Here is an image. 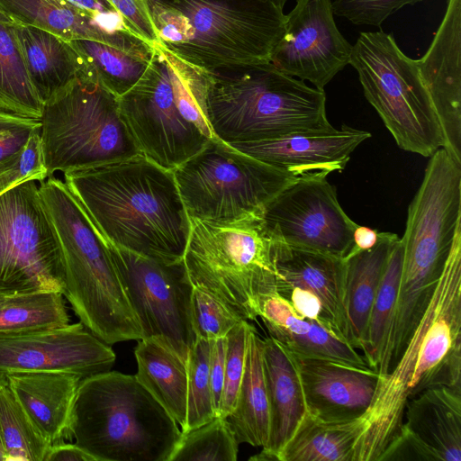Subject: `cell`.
<instances>
[{
  "instance_id": "53",
  "label": "cell",
  "mask_w": 461,
  "mask_h": 461,
  "mask_svg": "<svg viewBox=\"0 0 461 461\" xmlns=\"http://www.w3.org/2000/svg\"><path fill=\"white\" fill-rule=\"evenodd\" d=\"M6 190H8V189L5 187L0 186V194L5 192Z\"/></svg>"
},
{
  "instance_id": "36",
  "label": "cell",
  "mask_w": 461,
  "mask_h": 461,
  "mask_svg": "<svg viewBox=\"0 0 461 461\" xmlns=\"http://www.w3.org/2000/svg\"><path fill=\"white\" fill-rule=\"evenodd\" d=\"M0 438L5 461H45L52 446L7 384L0 386Z\"/></svg>"
},
{
  "instance_id": "14",
  "label": "cell",
  "mask_w": 461,
  "mask_h": 461,
  "mask_svg": "<svg viewBox=\"0 0 461 461\" xmlns=\"http://www.w3.org/2000/svg\"><path fill=\"white\" fill-rule=\"evenodd\" d=\"M108 242V241H107ZM119 277L142 338H164L186 362L195 340L190 302L193 285L183 259L165 260L108 242Z\"/></svg>"
},
{
  "instance_id": "33",
  "label": "cell",
  "mask_w": 461,
  "mask_h": 461,
  "mask_svg": "<svg viewBox=\"0 0 461 461\" xmlns=\"http://www.w3.org/2000/svg\"><path fill=\"white\" fill-rule=\"evenodd\" d=\"M69 42L82 60V73L118 97L143 78L154 57V50L149 55H139L88 39H75Z\"/></svg>"
},
{
  "instance_id": "21",
  "label": "cell",
  "mask_w": 461,
  "mask_h": 461,
  "mask_svg": "<svg viewBox=\"0 0 461 461\" xmlns=\"http://www.w3.org/2000/svg\"><path fill=\"white\" fill-rule=\"evenodd\" d=\"M0 10L14 23L43 29L68 41L93 40L139 55L153 50L122 21L91 14L65 0H0Z\"/></svg>"
},
{
  "instance_id": "27",
  "label": "cell",
  "mask_w": 461,
  "mask_h": 461,
  "mask_svg": "<svg viewBox=\"0 0 461 461\" xmlns=\"http://www.w3.org/2000/svg\"><path fill=\"white\" fill-rule=\"evenodd\" d=\"M31 83L42 104L82 73V60L69 41L33 26L14 24Z\"/></svg>"
},
{
  "instance_id": "9",
  "label": "cell",
  "mask_w": 461,
  "mask_h": 461,
  "mask_svg": "<svg viewBox=\"0 0 461 461\" xmlns=\"http://www.w3.org/2000/svg\"><path fill=\"white\" fill-rule=\"evenodd\" d=\"M183 261L193 285L222 300L245 320L276 292L274 242L259 215L229 223L190 219Z\"/></svg>"
},
{
  "instance_id": "47",
  "label": "cell",
  "mask_w": 461,
  "mask_h": 461,
  "mask_svg": "<svg viewBox=\"0 0 461 461\" xmlns=\"http://www.w3.org/2000/svg\"><path fill=\"white\" fill-rule=\"evenodd\" d=\"M45 461H95V459L76 443L61 441L50 447Z\"/></svg>"
},
{
  "instance_id": "43",
  "label": "cell",
  "mask_w": 461,
  "mask_h": 461,
  "mask_svg": "<svg viewBox=\"0 0 461 461\" xmlns=\"http://www.w3.org/2000/svg\"><path fill=\"white\" fill-rule=\"evenodd\" d=\"M41 130V121L0 111V162L19 153Z\"/></svg>"
},
{
  "instance_id": "34",
  "label": "cell",
  "mask_w": 461,
  "mask_h": 461,
  "mask_svg": "<svg viewBox=\"0 0 461 461\" xmlns=\"http://www.w3.org/2000/svg\"><path fill=\"white\" fill-rule=\"evenodd\" d=\"M14 24L0 23V111L41 120L43 104L29 78Z\"/></svg>"
},
{
  "instance_id": "30",
  "label": "cell",
  "mask_w": 461,
  "mask_h": 461,
  "mask_svg": "<svg viewBox=\"0 0 461 461\" xmlns=\"http://www.w3.org/2000/svg\"><path fill=\"white\" fill-rule=\"evenodd\" d=\"M238 443L266 448L270 438V407L263 363V339L252 326L245 370L234 410L226 418Z\"/></svg>"
},
{
  "instance_id": "22",
  "label": "cell",
  "mask_w": 461,
  "mask_h": 461,
  "mask_svg": "<svg viewBox=\"0 0 461 461\" xmlns=\"http://www.w3.org/2000/svg\"><path fill=\"white\" fill-rule=\"evenodd\" d=\"M273 242L276 291L283 286H296L312 293L321 300L333 331L347 341L344 258Z\"/></svg>"
},
{
  "instance_id": "6",
  "label": "cell",
  "mask_w": 461,
  "mask_h": 461,
  "mask_svg": "<svg viewBox=\"0 0 461 461\" xmlns=\"http://www.w3.org/2000/svg\"><path fill=\"white\" fill-rule=\"evenodd\" d=\"M181 433L136 375L108 370L80 381L68 439L95 461H169Z\"/></svg>"
},
{
  "instance_id": "49",
  "label": "cell",
  "mask_w": 461,
  "mask_h": 461,
  "mask_svg": "<svg viewBox=\"0 0 461 461\" xmlns=\"http://www.w3.org/2000/svg\"><path fill=\"white\" fill-rule=\"evenodd\" d=\"M91 14L122 21L113 7L98 0H65ZM123 23V22H122Z\"/></svg>"
},
{
  "instance_id": "35",
  "label": "cell",
  "mask_w": 461,
  "mask_h": 461,
  "mask_svg": "<svg viewBox=\"0 0 461 461\" xmlns=\"http://www.w3.org/2000/svg\"><path fill=\"white\" fill-rule=\"evenodd\" d=\"M69 324L64 296L38 292L0 297V333H15Z\"/></svg>"
},
{
  "instance_id": "2",
  "label": "cell",
  "mask_w": 461,
  "mask_h": 461,
  "mask_svg": "<svg viewBox=\"0 0 461 461\" xmlns=\"http://www.w3.org/2000/svg\"><path fill=\"white\" fill-rule=\"evenodd\" d=\"M440 385L461 389V230L429 305L362 416L354 461H378L402 425L407 402Z\"/></svg>"
},
{
  "instance_id": "29",
  "label": "cell",
  "mask_w": 461,
  "mask_h": 461,
  "mask_svg": "<svg viewBox=\"0 0 461 461\" xmlns=\"http://www.w3.org/2000/svg\"><path fill=\"white\" fill-rule=\"evenodd\" d=\"M134 355L137 378L183 429L187 410L186 362L161 337L139 339Z\"/></svg>"
},
{
  "instance_id": "26",
  "label": "cell",
  "mask_w": 461,
  "mask_h": 461,
  "mask_svg": "<svg viewBox=\"0 0 461 461\" xmlns=\"http://www.w3.org/2000/svg\"><path fill=\"white\" fill-rule=\"evenodd\" d=\"M402 426L438 461H461V389L424 390L407 402Z\"/></svg>"
},
{
  "instance_id": "12",
  "label": "cell",
  "mask_w": 461,
  "mask_h": 461,
  "mask_svg": "<svg viewBox=\"0 0 461 461\" xmlns=\"http://www.w3.org/2000/svg\"><path fill=\"white\" fill-rule=\"evenodd\" d=\"M173 173L189 219L214 223L259 215L271 199L298 180L215 136Z\"/></svg>"
},
{
  "instance_id": "18",
  "label": "cell",
  "mask_w": 461,
  "mask_h": 461,
  "mask_svg": "<svg viewBox=\"0 0 461 461\" xmlns=\"http://www.w3.org/2000/svg\"><path fill=\"white\" fill-rule=\"evenodd\" d=\"M420 75L439 122L444 149L461 162V0H448Z\"/></svg>"
},
{
  "instance_id": "19",
  "label": "cell",
  "mask_w": 461,
  "mask_h": 461,
  "mask_svg": "<svg viewBox=\"0 0 461 461\" xmlns=\"http://www.w3.org/2000/svg\"><path fill=\"white\" fill-rule=\"evenodd\" d=\"M370 136L366 131L342 125L339 130L333 127L229 145L303 179L326 177L331 172L341 171L355 149Z\"/></svg>"
},
{
  "instance_id": "5",
  "label": "cell",
  "mask_w": 461,
  "mask_h": 461,
  "mask_svg": "<svg viewBox=\"0 0 461 461\" xmlns=\"http://www.w3.org/2000/svg\"><path fill=\"white\" fill-rule=\"evenodd\" d=\"M206 114L213 136L227 144L333 128L324 90L270 62L208 71Z\"/></svg>"
},
{
  "instance_id": "1",
  "label": "cell",
  "mask_w": 461,
  "mask_h": 461,
  "mask_svg": "<svg viewBox=\"0 0 461 461\" xmlns=\"http://www.w3.org/2000/svg\"><path fill=\"white\" fill-rule=\"evenodd\" d=\"M63 175L108 242L147 257L183 259L191 224L172 170L138 154Z\"/></svg>"
},
{
  "instance_id": "4",
  "label": "cell",
  "mask_w": 461,
  "mask_h": 461,
  "mask_svg": "<svg viewBox=\"0 0 461 461\" xmlns=\"http://www.w3.org/2000/svg\"><path fill=\"white\" fill-rule=\"evenodd\" d=\"M158 44L213 71L270 62L285 14L271 0H148Z\"/></svg>"
},
{
  "instance_id": "7",
  "label": "cell",
  "mask_w": 461,
  "mask_h": 461,
  "mask_svg": "<svg viewBox=\"0 0 461 461\" xmlns=\"http://www.w3.org/2000/svg\"><path fill=\"white\" fill-rule=\"evenodd\" d=\"M143 78L119 97L140 153L174 170L213 136L206 114L208 71L157 43Z\"/></svg>"
},
{
  "instance_id": "54",
  "label": "cell",
  "mask_w": 461,
  "mask_h": 461,
  "mask_svg": "<svg viewBox=\"0 0 461 461\" xmlns=\"http://www.w3.org/2000/svg\"><path fill=\"white\" fill-rule=\"evenodd\" d=\"M98 1H100V2H102V3H104V4H106V5H110L106 0H98Z\"/></svg>"
},
{
  "instance_id": "17",
  "label": "cell",
  "mask_w": 461,
  "mask_h": 461,
  "mask_svg": "<svg viewBox=\"0 0 461 461\" xmlns=\"http://www.w3.org/2000/svg\"><path fill=\"white\" fill-rule=\"evenodd\" d=\"M112 348L81 322L15 333H0V373L68 372L86 377L110 370Z\"/></svg>"
},
{
  "instance_id": "41",
  "label": "cell",
  "mask_w": 461,
  "mask_h": 461,
  "mask_svg": "<svg viewBox=\"0 0 461 461\" xmlns=\"http://www.w3.org/2000/svg\"><path fill=\"white\" fill-rule=\"evenodd\" d=\"M46 177L40 131L31 137L19 153L0 162V186L7 189L26 180L40 182Z\"/></svg>"
},
{
  "instance_id": "46",
  "label": "cell",
  "mask_w": 461,
  "mask_h": 461,
  "mask_svg": "<svg viewBox=\"0 0 461 461\" xmlns=\"http://www.w3.org/2000/svg\"><path fill=\"white\" fill-rule=\"evenodd\" d=\"M226 338L212 340L210 355V380L217 416L224 382Z\"/></svg>"
},
{
  "instance_id": "15",
  "label": "cell",
  "mask_w": 461,
  "mask_h": 461,
  "mask_svg": "<svg viewBox=\"0 0 461 461\" xmlns=\"http://www.w3.org/2000/svg\"><path fill=\"white\" fill-rule=\"evenodd\" d=\"M273 240L345 258L357 225L341 208L326 177L303 178L271 199L259 214Z\"/></svg>"
},
{
  "instance_id": "25",
  "label": "cell",
  "mask_w": 461,
  "mask_h": 461,
  "mask_svg": "<svg viewBox=\"0 0 461 461\" xmlns=\"http://www.w3.org/2000/svg\"><path fill=\"white\" fill-rule=\"evenodd\" d=\"M258 317L269 337L294 357L367 365L365 357L350 344L318 322L299 316L277 293L261 301Z\"/></svg>"
},
{
  "instance_id": "44",
  "label": "cell",
  "mask_w": 461,
  "mask_h": 461,
  "mask_svg": "<svg viewBox=\"0 0 461 461\" xmlns=\"http://www.w3.org/2000/svg\"><path fill=\"white\" fill-rule=\"evenodd\" d=\"M122 17L125 27L150 46L158 37L150 14L148 0H106Z\"/></svg>"
},
{
  "instance_id": "8",
  "label": "cell",
  "mask_w": 461,
  "mask_h": 461,
  "mask_svg": "<svg viewBox=\"0 0 461 461\" xmlns=\"http://www.w3.org/2000/svg\"><path fill=\"white\" fill-rule=\"evenodd\" d=\"M461 230V162L444 148L427 165L401 239L402 267L393 332L408 337L429 305Z\"/></svg>"
},
{
  "instance_id": "11",
  "label": "cell",
  "mask_w": 461,
  "mask_h": 461,
  "mask_svg": "<svg viewBox=\"0 0 461 461\" xmlns=\"http://www.w3.org/2000/svg\"><path fill=\"white\" fill-rule=\"evenodd\" d=\"M349 64L358 74L366 100L401 149L430 157L444 147L442 130L417 59L401 50L392 33L360 32L352 46Z\"/></svg>"
},
{
  "instance_id": "37",
  "label": "cell",
  "mask_w": 461,
  "mask_h": 461,
  "mask_svg": "<svg viewBox=\"0 0 461 461\" xmlns=\"http://www.w3.org/2000/svg\"><path fill=\"white\" fill-rule=\"evenodd\" d=\"M238 450L239 443L229 422L215 416L197 428L182 432L169 461H235Z\"/></svg>"
},
{
  "instance_id": "23",
  "label": "cell",
  "mask_w": 461,
  "mask_h": 461,
  "mask_svg": "<svg viewBox=\"0 0 461 461\" xmlns=\"http://www.w3.org/2000/svg\"><path fill=\"white\" fill-rule=\"evenodd\" d=\"M263 363L270 407V438L254 461H277V455L307 413L294 356L276 340L263 339Z\"/></svg>"
},
{
  "instance_id": "40",
  "label": "cell",
  "mask_w": 461,
  "mask_h": 461,
  "mask_svg": "<svg viewBox=\"0 0 461 461\" xmlns=\"http://www.w3.org/2000/svg\"><path fill=\"white\" fill-rule=\"evenodd\" d=\"M252 325L247 320L236 324L225 336L224 382L217 416L226 418L234 410L242 381L248 337Z\"/></svg>"
},
{
  "instance_id": "48",
  "label": "cell",
  "mask_w": 461,
  "mask_h": 461,
  "mask_svg": "<svg viewBox=\"0 0 461 461\" xmlns=\"http://www.w3.org/2000/svg\"><path fill=\"white\" fill-rule=\"evenodd\" d=\"M378 238L379 232L376 230L357 225L353 231V247L345 258L372 249L377 243Z\"/></svg>"
},
{
  "instance_id": "31",
  "label": "cell",
  "mask_w": 461,
  "mask_h": 461,
  "mask_svg": "<svg viewBox=\"0 0 461 461\" xmlns=\"http://www.w3.org/2000/svg\"><path fill=\"white\" fill-rule=\"evenodd\" d=\"M362 431V417L330 420L307 411L278 453L277 461H354Z\"/></svg>"
},
{
  "instance_id": "13",
  "label": "cell",
  "mask_w": 461,
  "mask_h": 461,
  "mask_svg": "<svg viewBox=\"0 0 461 461\" xmlns=\"http://www.w3.org/2000/svg\"><path fill=\"white\" fill-rule=\"evenodd\" d=\"M38 183L0 194V297L64 291L62 251Z\"/></svg>"
},
{
  "instance_id": "38",
  "label": "cell",
  "mask_w": 461,
  "mask_h": 461,
  "mask_svg": "<svg viewBox=\"0 0 461 461\" xmlns=\"http://www.w3.org/2000/svg\"><path fill=\"white\" fill-rule=\"evenodd\" d=\"M212 340L195 339L187 360V410L182 432L197 428L216 416L210 380Z\"/></svg>"
},
{
  "instance_id": "16",
  "label": "cell",
  "mask_w": 461,
  "mask_h": 461,
  "mask_svg": "<svg viewBox=\"0 0 461 461\" xmlns=\"http://www.w3.org/2000/svg\"><path fill=\"white\" fill-rule=\"evenodd\" d=\"M330 0H296L270 63L290 77L324 86L349 64L352 45L339 31Z\"/></svg>"
},
{
  "instance_id": "52",
  "label": "cell",
  "mask_w": 461,
  "mask_h": 461,
  "mask_svg": "<svg viewBox=\"0 0 461 461\" xmlns=\"http://www.w3.org/2000/svg\"><path fill=\"white\" fill-rule=\"evenodd\" d=\"M287 0H271V2L279 9L283 10Z\"/></svg>"
},
{
  "instance_id": "3",
  "label": "cell",
  "mask_w": 461,
  "mask_h": 461,
  "mask_svg": "<svg viewBox=\"0 0 461 461\" xmlns=\"http://www.w3.org/2000/svg\"><path fill=\"white\" fill-rule=\"evenodd\" d=\"M64 264L63 296L80 322L108 345L142 338L108 242L64 181L39 182Z\"/></svg>"
},
{
  "instance_id": "32",
  "label": "cell",
  "mask_w": 461,
  "mask_h": 461,
  "mask_svg": "<svg viewBox=\"0 0 461 461\" xmlns=\"http://www.w3.org/2000/svg\"><path fill=\"white\" fill-rule=\"evenodd\" d=\"M402 267L401 239L393 247L371 309L363 357L381 377L390 367L391 344Z\"/></svg>"
},
{
  "instance_id": "50",
  "label": "cell",
  "mask_w": 461,
  "mask_h": 461,
  "mask_svg": "<svg viewBox=\"0 0 461 461\" xmlns=\"http://www.w3.org/2000/svg\"><path fill=\"white\" fill-rule=\"evenodd\" d=\"M7 384V376L5 374L0 373V386ZM0 461H5V455L3 446L0 438Z\"/></svg>"
},
{
  "instance_id": "45",
  "label": "cell",
  "mask_w": 461,
  "mask_h": 461,
  "mask_svg": "<svg viewBox=\"0 0 461 461\" xmlns=\"http://www.w3.org/2000/svg\"><path fill=\"white\" fill-rule=\"evenodd\" d=\"M402 460L438 461L426 446L402 426L378 461Z\"/></svg>"
},
{
  "instance_id": "42",
  "label": "cell",
  "mask_w": 461,
  "mask_h": 461,
  "mask_svg": "<svg viewBox=\"0 0 461 461\" xmlns=\"http://www.w3.org/2000/svg\"><path fill=\"white\" fill-rule=\"evenodd\" d=\"M424 0H334L333 14L357 25L380 26L384 20L403 7Z\"/></svg>"
},
{
  "instance_id": "24",
  "label": "cell",
  "mask_w": 461,
  "mask_h": 461,
  "mask_svg": "<svg viewBox=\"0 0 461 461\" xmlns=\"http://www.w3.org/2000/svg\"><path fill=\"white\" fill-rule=\"evenodd\" d=\"M6 376L14 396L51 444L68 439L77 388L84 377L55 371Z\"/></svg>"
},
{
  "instance_id": "28",
  "label": "cell",
  "mask_w": 461,
  "mask_h": 461,
  "mask_svg": "<svg viewBox=\"0 0 461 461\" xmlns=\"http://www.w3.org/2000/svg\"><path fill=\"white\" fill-rule=\"evenodd\" d=\"M399 239L394 233L379 232L375 247L344 259L347 341L357 350L365 348L373 303L389 254Z\"/></svg>"
},
{
  "instance_id": "39",
  "label": "cell",
  "mask_w": 461,
  "mask_h": 461,
  "mask_svg": "<svg viewBox=\"0 0 461 461\" xmlns=\"http://www.w3.org/2000/svg\"><path fill=\"white\" fill-rule=\"evenodd\" d=\"M190 314L195 338L215 340L223 338L243 319L210 291L193 285Z\"/></svg>"
},
{
  "instance_id": "20",
  "label": "cell",
  "mask_w": 461,
  "mask_h": 461,
  "mask_svg": "<svg viewBox=\"0 0 461 461\" xmlns=\"http://www.w3.org/2000/svg\"><path fill=\"white\" fill-rule=\"evenodd\" d=\"M294 357L308 412L330 420H352L365 414L381 378L375 369L368 365Z\"/></svg>"
},
{
  "instance_id": "10",
  "label": "cell",
  "mask_w": 461,
  "mask_h": 461,
  "mask_svg": "<svg viewBox=\"0 0 461 461\" xmlns=\"http://www.w3.org/2000/svg\"><path fill=\"white\" fill-rule=\"evenodd\" d=\"M40 121L47 177L140 154L119 97L84 73L43 104Z\"/></svg>"
},
{
  "instance_id": "51",
  "label": "cell",
  "mask_w": 461,
  "mask_h": 461,
  "mask_svg": "<svg viewBox=\"0 0 461 461\" xmlns=\"http://www.w3.org/2000/svg\"><path fill=\"white\" fill-rule=\"evenodd\" d=\"M0 23H14V22L2 10H0Z\"/></svg>"
}]
</instances>
